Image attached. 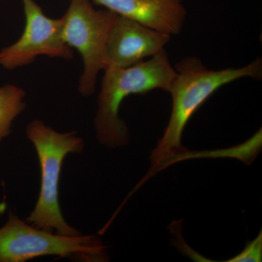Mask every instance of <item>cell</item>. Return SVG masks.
Masks as SVG:
<instances>
[{
  "instance_id": "2",
  "label": "cell",
  "mask_w": 262,
  "mask_h": 262,
  "mask_svg": "<svg viewBox=\"0 0 262 262\" xmlns=\"http://www.w3.org/2000/svg\"><path fill=\"white\" fill-rule=\"evenodd\" d=\"M103 72L94 126L98 142L115 149L130 141L126 124L119 116L123 100L130 95L146 94L155 89L168 92L177 72L165 50L132 67L108 65Z\"/></svg>"
},
{
  "instance_id": "10",
  "label": "cell",
  "mask_w": 262,
  "mask_h": 262,
  "mask_svg": "<svg viewBox=\"0 0 262 262\" xmlns=\"http://www.w3.org/2000/svg\"><path fill=\"white\" fill-rule=\"evenodd\" d=\"M262 261V231L257 237L246 244L242 252L225 262H261Z\"/></svg>"
},
{
  "instance_id": "8",
  "label": "cell",
  "mask_w": 262,
  "mask_h": 262,
  "mask_svg": "<svg viewBox=\"0 0 262 262\" xmlns=\"http://www.w3.org/2000/svg\"><path fill=\"white\" fill-rule=\"evenodd\" d=\"M114 13L170 36L182 32L187 10L182 0H93Z\"/></svg>"
},
{
  "instance_id": "4",
  "label": "cell",
  "mask_w": 262,
  "mask_h": 262,
  "mask_svg": "<svg viewBox=\"0 0 262 262\" xmlns=\"http://www.w3.org/2000/svg\"><path fill=\"white\" fill-rule=\"evenodd\" d=\"M46 256L107 261L106 246L95 236L61 235L37 228L10 213L0 228V262H25Z\"/></svg>"
},
{
  "instance_id": "5",
  "label": "cell",
  "mask_w": 262,
  "mask_h": 262,
  "mask_svg": "<svg viewBox=\"0 0 262 262\" xmlns=\"http://www.w3.org/2000/svg\"><path fill=\"white\" fill-rule=\"evenodd\" d=\"M117 15L96 9L91 0H71L63 16L65 42L79 52L83 62L78 91L84 97L94 94L98 74L106 68V45Z\"/></svg>"
},
{
  "instance_id": "3",
  "label": "cell",
  "mask_w": 262,
  "mask_h": 262,
  "mask_svg": "<svg viewBox=\"0 0 262 262\" xmlns=\"http://www.w3.org/2000/svg\"><path fill=\"white\" fill-rule=\"evenodd\" d=\"M26 134L37 151L41 173L37 203L26 222L61 235H80V232L66 222L58 196L63 160L69 154L82 152L83 139L76 131L58 132L40 120L29 122Z\"/></svg>"
},
{
  "instance_id": "1",
  "label": "cell",
  "mask_w": 262,
  "mask_h": 262,
  "mask_svg": "<svg viewBox=\"0 0 262 262\" xmlns=\"http://www.w3.org/2000/svg\"><path fill=\"white\" fill-rule=\"evenodd\" d=\"M177 75L168 92L172 110L163 135L150 155L149 175L177 160L187 150L182 146L186 125L210 96L222 86L244 77L259 80L262 77L261 58L241 68L209 70L200 58L189 56L174 67Z\"/></svg>"
},
{
  "instance_id": "6",
  "label": "cell",
  "mask_w": 262,
  "mask_h": 262,
  "mask_svg": "<svg viewBox=\"0 0 262 262\" xmlns=\"http://www.w3.org/2000/svg\"><path fill=\"white\" fill-rule=\"evenodd\" d=\"M25 27L20 37L11 46L0 51V66L15 70L35 61L39 56L73 58L74 51L63 38V18H51L45 14L34 0H21Z\"/></svg>"
},
{
  "instance_id": "9",
  "label": "cell",
  "mask_w": 262,
  "mask_h": 262,
  "mask_svg": "<svg viewBox=\"0 0 262 262\" xmlns=\"http://www.w3.org/2000/svg\"><path fill=\"white\" fill-rule=\"evenodd\" d=\"M26 92L13 84L0 87V142L12 132L15 119L26 108Z\"/></svg>"
},
{
  "instance_id": "7",
  "label": "cell",
  "mask_w": 262,
  "mask_h": 262,
  "mask_svg": "<svg viewBox=\"0 0 262 262\" xmlns=\"http://www.w3.org/2000/svg\"><path fill=\"white\" fill-rule=\"evenodd\" d=\"M171 36L117 15L106 45V67H132L165 50Z\"/></svg>"
}]
</instances>
